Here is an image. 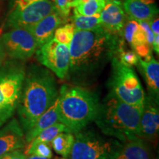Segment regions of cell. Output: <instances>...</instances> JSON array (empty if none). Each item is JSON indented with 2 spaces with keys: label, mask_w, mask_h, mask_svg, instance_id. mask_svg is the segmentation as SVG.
<instances>
[{
  "label": "cell",
  "mask_w": 159,
  "mask_h": 159,
  "mask_svg": "<svg viewBox=\"0 0 159 159\" xmlns=\"http://www.w3.org/2000/svg\"><path fill=\"white\" fill-rule=\"evenodd\" d=\"M25 159H49L45 157H41L35 155H25Z\"/></svg>",
  "instance_id": "836d02e7"
},
{
  "label": "cell",
  "mask_w": 159,
  "mask_h": 159,
  "mask_svg": "<svg viewBox=\"0 0 159 159\" xmlns=\"http://www.w3.org/2000/svg\"><path fill=\"white\" fill-rule=\"evenodd\" d=\"M101 25L111 34L123 37V29L127 22L126 13L119 0H111L106 3L100 13Z\"/></svg>",
  "instance_id": "7c38bea8"
},
{
  "label": "cell",
  "mask_w": 159,
  "mask_h": 159,
  "mask_svg": "<svg viewBox=\"0 0 159 159\" xmlns=\"http://www.w3.org/2000/svg\"><path fill=\"white\" fill-rule=\"evenodd\" d=\"M6 59H7V55H6L5 49H4L2 43L1 39H0V67L5 63Z\"/></svg>",
  "instance_id": "1f68e13d"
},
{
  "label": "cell",
  "mask_w": 159,
  "mask_h": 159,
  "mask_svg": "<svg viewBox=\"0 0 159 159\" xmlns=\"http://www.w3.org/2000/svg\"><path fill=\"white\" fill-rule=\"evenodd\" d=\"M138 21L141 27H142V29L144 30L148 43L150 46H152V42H153V40H154V35H153V33H152V30L150 28V21Z\"/></svg>",
  "instance_id": "f1b7e54d"
},
{
  "label": "cell",
  "mask_w": 159,
  "mask_h": 159,
  "mask_svg": "<svg viewBox=\"0 0 159 159\" xmlns=\"http://www.w3.org/2000/svg\"><path fill=\"white\" fill-rule=\"evenodd\" d=\"M146 82L148 96L158 101L159 99V63L152 57L149 61L139 58L136 65Z\"/></svg>",
  "instance_id": "2e32d148"
},
{
  "label": "cell",
  "mask_w": 159,
  "mask_h": 159,
  "mask_svg": "<svg viewBox=\"0 0 159 159\" xmlns=\"http://www.w3.org/2000/svg\"></svg>",
  "instance_id": "74e56055"
},
{
  "label": "cell",
  "mask_w": 159,
  "mask_h": 159,
  "mask_svg": "<svg viewBox=\"0 0 159 159\" xmlns=\"http://www.w3.org/2000/svg\"><path fill=\"white\" fill-rule=\"evenodd\" d=\"M59 159H67V158H59Z\"/></svg>",
  "instance_id": "d590c367"
},
{
  "label": "cell",
  "mask_w": 159,
  "mask_h": 159,
  "mask_svg": "<svg viewBox=\"0 0 159 159\" xmlns=\"http://www.w3.org/2000/svg\"><path fill=\"white\" fill-rule=\"evenodd\" d=\"M123 37L113 35L102 27L75 30L69 44L70 63L66 78L80 86L91 85L98 78L117 52Z\"/></svg>",
  "instance_id": "6da1fadb"
},
{
  "label": "cell",
  "mask_w": 159,
  "mask_h": 159,
  "mask_svg": "<svg viewBox=\"0 0 159 159\" xmlns=\"http://www.w3.org/2000/svg\"><path fill=\"white\" fill-rule=\"evenodd\" d=\"M0 129V157L25 147V135L16 119H12Z\"/></svg>",
  "instance_id": "4fadbf2b"
},
{
  "label": "cell",
  "mask_w": 159,
  "mask_h": 159,
  "mask_svg": "<svg viewBox=\"0 0 159 159\" xmlns=\"http://www.w3.org/2000/svg\"><path fill=\"white\" fill-rule=\"evenodd\" d=\"M105 5V0H87L74 7V11L81 15L93 16L100 13Z\"/></svg>",
  "instance_id": "7402d4cb"
},
{
  "label": "cell",
  "mask_w": 159,
  "mask_h": 159,
  "mask_svg": "<svg viewBox=\"0 0 159 159\" xmlns=\"http://www.w3.org/2000/svg\"><path fill=\"white\" fill-rule=\"evenodd\" d=\"M74 135V144L67 159H116L125 144L88 126Z\"/></svg>",
  "instance_id": "5b68a950"
},
{
  "label": "cell",
  "mask_w": 159,
  "mask_h": 159,
  "mask_svg": "<svg viewBox=\"0 0 159 159\" xmlns=\"http://www.w3.org/2000/svg\"><path fill=\"white\" fill-rule=\"evenodd\" d=\"M123 9L129 19L151 21L158 14L155 0H124Z\"/></svg>",
  "instance_id": "9a60e30c"
},
{
  "label": "cell",
  "mask_w": 159,
  "mask_h": 159,
  "mask_svg": "<svg viewBox=\"0 0 159 159\" xmlns=\"http://www.w3.org/2000/svg\"><path fill=\"white\" fill-rule=\"evenodd\" d=\"M70 20L75 30H91L102 27L100 13L93 16H84L73 11V16Z\"/></svg>",
  "instance_id": "ffe728a7"
},
{
  "label": "cell",
  "mask_w": 159,
  "mask_h": 159,
  "mask_svg": "<svg viewBox=\"0 0 159 159\" xmlns=\"http://www.w3.org/2000/svg\"><path fill=\"white\" fill-rule=\"evenodd\" d=\"M0 159H25V154L20 149L3 155L2 156L0 157Z\"/></svg>",
  "instance_id": "f546056e"
},
{
  "label": "cell",
  "mask_w": 159,
  "mask_h": 159,
  "mask_svg": "<svg viewBox=\"0 0 159 159\" xmlns=\"http://www.w3.org/2000/svg\"><path fill=\"white\" fill-rule=\"evenodd\" d=\"M116 159H154L150 143L138 138L125 142Z\"/></svg>",
  "instance_id": "e0dca14e"
},
{
  "label": "cell",
  "mask_w": 159,
  "mask_h": 159,
  "mask_svg": "<svg viewBox=\"0 0 159 159\" xmlns=\"http://www.w3.org/2000/svg\"><path fill=\"white\" fill-rule=\"evenodd\" d=\"M105 2H106V3H108V2H111V0H105Z\"/></svg>",
  "instance_id": "e575fe53"
},
{
  "label": "cell",
  "mask_w": 159,
  "mask_h": 159,
  "mask_svg": "<svg viewBox=\"0 0 159 159\" xmlns=\"http://www.w3.org/2000/svg\"><path fill=\"white\" fill-rule=\"evenodd\" d=\"M7 57L25 61L30 58L38 49L36 41L26 28H12L0 36Z\"/></svg>",
  "instance_id": "30bf717a"
},
{
  "label": "cell",
  "mask_w": 159,
  "mask_h": 159,
  "mask_svg": "<svg viewBox=\"0 0 159 159\" xmlns=\"http://www.w3.org/2000/svg\"><path fill=\"white\" fill-rule=\"evenodd\" d=\"M139 27V24L137 21L134 19H129L128 22L125 23L124 29H123L122 36L125 41L128 42V44H131L133 36H134L135 32Z\"/></svg>",
  "instance_id": "4316f807"
},
{
  "label": "cell",
  "mask_w": 159,
  "mask_h": 159,
  "mask_svg": "<svg viewBox=\"0 0 159 159\" xmlns=\"http://www.w3.org/2000/svg\"><path fill=\"white\" fill-rule=\"evenodd\" d=\"M117 58L122 64L128 67H132L138 64L139 57L134 50L126 49L125 45V40L123 39L119 44L116 54Z\"/></svg>",
  "instance_id": "603a6c76"
},
{
  "label": "cell",
  "mask_w": 159,
  "mask_h": 159,
  "mask_svg": "<svg viewBox=\"0 0 159 159\" xmlns=\"http://www.w3.org/2000/svg\"><path fill=\"white\" fill-rule=\"evenodd\" d=\"M111 63V75L107 84L109 94L127 104L143 107L146 94L135 71L122 64L116 56Z\"/></svg>",
  "instance_id": "52a82bcc"
},
{
  "label": "cell",
  "mask_w": 159,
  "mask_h": 159,
  "mask_svg": "<svg viewBox=\"0 0 159 159\" xmlns=\"http://www.w3.org/2000/svg\"><path fill=\"white\" fill-rule=\"evenodd\" d=\"M99 103L98 95L94 91L80 85H63L57 96L59 122L76 134L94 122Z\"/></svg>",
  "instance_id": "277c9868"
},
{
  "label": "cell",
  "mask_w": 159,
  "mask_h": 159,
  "mask_svg": "<svg viewBox=\"0 0 159 159\" xmlns=\"http://www.w3.org/2000/svg\"><path fill=\"white\" fill-rule=\"evenodd\" d=\"M75 141V135L69 131H64L57 135L50 143L52 148L57 155L67 158L70 154Z\"/></svg>",
  "instance_id": "d6986e66"
},
{
  "label": "cell",
  "mask_w": 159,
  "mask_h": 159,
  "mask_svg": "<svg viewBox=\"0 0 159 159\" xmlns=\"http://www.w3.org/2000/svg\"><path fill=\"white\" fill-rule=\"evenodd\" d=\"M54 11L51 0H13L5 27L27 28Z\"/></svg>",
  "instance_id": "ba28073f"
},
{
  "label": "cell",
  "mask_w": 159,
  "mask_h": 159,
  "mask_svg": "<svg viewBox=\"0 0 159 159\" xmlns=\"http://www.w3.org/2000/svg\"><path fill=\"white\" fill-rule=\"evenodd\" d=\"M58 96L55 77L48 69L31 64L26 69L21 97L17 107L19 122L27 134Z\"/></svg>",
  "instance_id": "7a4b0ae2"
},
{
  "label": "cell",
  "mask_w": 159,
  "mask_h": 159,
  "mask_svg": "<svg viewBox=\"0 0 159 159\" xmlns=\"http://www.w3.org/2000/svg\"><path fill=\"white\" fill-rule=\"evenodd\" d=\"M25 74L26 66L21 61L10 59L0 67V128L16 111Z\"/></svg>",
  "instance_id": "8992f818"
},
{
  "label": "cell",
  "mask_w": 159,
  "mask_h": 159,
  "mask_svg": "<svg viewBox=\"0 0 159 159\" xmlns=\"http://www.w3.org/2000/svg\"><path fill=\"white\" fill-rule=\"evenodd\" d=\"M54 159H59V158H58V157H56V158H55Z\"/></svg>",
  "instance_id": "8d00e7d4"
},
{
  "label": "cell",
  "mask_w": 159,
  "mask_h": 159,
  "mask_svg": "<svg viewBox=\"0 0 159 159\" xmlns=\"http://www.w3.org/2000/svg\"><path fill=\"white\" fill-rule=\"evenodd\" d=\"M54 6L55 11L67 22L70 14L71 7H70L71 0H51Z\"/></svg>",
  "instance_id": "484cf974"
},
{
  "label": "cell",
  "mask_w": 159,
  "mask_h": 159,
  "mask_svg": "<svg viewBox=\"0 0 159 159\" xmlns=\"http://www.w3.org/2000/svg\"><path fill=\"white\" fill-rule=\"evenodd\" d=\"M66 21H64L62 18L58 15V13L55 11L50 14L43 18L35 25L27 27L28 30L33 35L36 41L38 48L43 44L50 41L53 39L55 31L57 27L66 24Z\"/></svg>",
  "instance_id": "5bb4252c"
},
{
  "label": "cell",
  "mask_w": 159,
  "mask_h": 159,
  "mask_svg": "<svg viewBox=\"0 0 159 159\" xmlns=\"http://www.w3.org/2000/svg\"><path fill=\"white\" fill-rule=\"evenodd\" d=\"M57 114V97L55 102L39 117L34 126L29 132L25 134L26 143H30L35 138L41 131L47 129L51 125L58 122Z\"/></svg>",
  "instance_id": "ac0fdd59"
},
{
  "label": "cell",
  "mask_w": 159,
  "mask_h": 159,
  "mask_svg": "<svg viewBox=\"0 0 159 159\" xmlns=\"http://www.w3.org/2000/svg\"><path fill=\"white\" fill-rule=\"evenodd\" d=\"M143 107L127 104L109 94L99 103L94 122L106 136L122 142L139 138V122Z\"/></svg>",
  "instance_id": "3957f363"
},
{
  "label": "cell",
  "mask_w": 159,
  "mask_h": 159,
  "mask_svg": "<svg viewBox=\"0 0 159 159\" xmlns=\"http://www.w3.org/2000/svg\"><path fill=\"white\" fill-rule=\"evenodd\" d=\"M150 28L153 33L154 36L156 35H159V19H153L150 21Z\"/></svg>",
  "instance_id": "4dcf8cb0"
},
{
  "label": "cell",
  "mask_w": 159,
  "mask_h": 159,
  "mask_svg": "<svg viewBox=\"0 0 159 159\" xmlns=\"http://www.w3.org/2000/svg\"><path fill=\"white\" fill-rule=\"evenodd\" d=\"M64 131H69L68 128L65 126L63 123L57 122L55 124L51 125L50 127L47 128L45 130L41 131L38 136L33 139L30 142L39 143V142H44L50 144L52 140L55 138L57 135L61 133L64 132ZM70 132V131H69Z\"/></svg>",
  "instance_id": "44dd1931"
},
{
  "label": "cell",
  "mask_w": 159,
  "mask_h": 159,
  "mask_svg": "<svg viewBox=\"0 0 159 159\" xmlns=\"http://www.w3.org/2000/svg\"><path fill=\"white\" fill-rule=\"evenodd\" d=\"M38 61L51 70L58 78L67 77L70 63L68 45L59 43L54 39L39 47L35 52Z\"/></svg>",
  "instance_id": "9c48e42d"
},
{
  "label": "cell",
  "mask_w": 159,
  "mask_h": 159,
  "mask_svg": "<svg viewBox=\"0 0 159 159\" xmlns=\"http://www.w3.org/2000/svg\"><path fill=\"white\" fill-rule=\"evenodd\" d=\"M158 101L146 95L139 122V138L156 144L158 142Z\"/></svg>",
  "instance_id": "8fae6325"
},
{
  "label": "cell",
  "mask_w": 159,
  "mask_h": 159,
  "mask_svg": "<svg viewBox=\"0 0 159 159\" xmlns=\"http://www.w3.org/2000/svg\"><path fill=\"white\" fill-rule=\"evenodd\" d=\"M25 155H35L41 157L52 159L53 156L50 144L44 142L33 143L30 142L27 149H26Z\"/></svg>",
  "instance_id": "d4e9b609"
},
{
  "label": "cell",
  "mask_w": 159,
  "mask_h": 159,
  "mask_svg": "<svg viewBox=\"0 0 159 159\" xmlns=\"http://www.w3.org/2000/svg\"><path fill=\"white\" fill-rule=\"evenodd\" d=\"M144 43H148V40H147V37L144 30L142 29V27L139 25V27L136 30V31L135 32L134 36H133L130 47L131 48L134 49L136 46L144 44Z\"/></svg>",
  "instance_id": "83f0119b"
},
{
  "label": "cell",
  "mask_w": 159,
  "mask_h": 159,
  "mask_svg": "<svg viewBox=\"0 0 159 159\" xmlns=\"http://www.w3.org/2000/svg\"><path fill=\"white\" fill-rule=\"evenodd\" d=\"M152 47H153L154 51L158 55V53H159V35H156V36H154V40H153V42H152Z\"/></svg>",
  "instance_id": "d6a6232c"
},
{
  "label": "cell",
  "mask_w": 159,
  "mask_h": 159,
  "mask_svg": "<svg viewBox=\"0 0 159 159\" xmlns=\"http://www.w3.org/2000/svg\"><path fill=\"white\" fill-rule=\"evenodd\" d=\"M75 27L72 24L66 23L60 26L55 31L53 39L59 43L69 46L75 33Z\"/></svg>",
  "instance_id": "cb8c5ba5"
}]
</instances>
